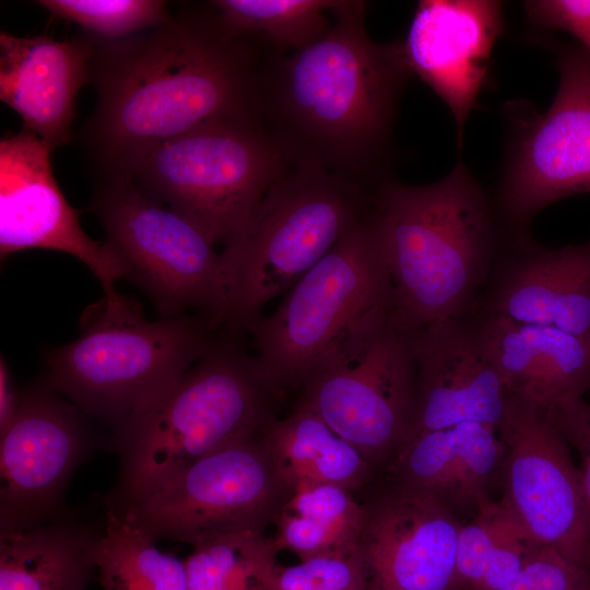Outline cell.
Segmentation results:
<instances>
[{"instance_id":"6da1fadb","label":"cell","mask_w":590,"mask_h":590,"mask_svg":"<svg viewBox=\"0 0 590 590\" xmlns=\"http://www.w3.org/2000/svg\"><path fill=\"white\" fill-rule=\"evenodd\" d=\"M93 38L88 82L97 98L79 137L96 181L130 179L150 151L204 122L261 121L262 73L273 51L229 32L210 1L185 4L132 37Z\"/></svg>"},{"instance_id":"7a4b0ae2","label":"cell","mask_w":590,"mask_h":590,"mask_svg":"<svg viewBox=\"0 0 590 590\" xmlns=\"http://www.w3.org/2000/svg\"><path fill=\"white\" fill-rule=\"evenodd\" d=\"M367 3L338 0L329 32L310 46L273 52L261 82V121L293 163L368 190L392 175L393 129L413 73L401 43H377Z\"/></svg>"},{"instance_id":"3957f363","label":"cell","mask_w":590,"mask_h":590,"mask_svg":"<svg viewBox=\"0 0 590 590\" xmlns=\"http://www.w3.org/2000/svg\"><path fill=\"white\" fill-rule=\"evenodd\" d=\"M373 216L409 331L468 315L506 239L492 194L458 162L440 180L391 176L373 191Z\"/></svg>"},{"instance_id":"277c9868","label":"cell","mask_w":590,"mask_h":590,"mask_svg":"<svg viewBox=\"0 0 590 590\" xmlns=\"http://www.w3.org/2000/svg\"><path fill=\"white\" fill-rule=\"evenodd\" d=\"M278 396L255 356L231 340L211 343L179 378L140 405L113 434L119 453L116 487L108 507L139 499L197 460L262 433L274 418Z\"/></svg>"},{"instance_id":"5b68a950","label":"cell","mask_w":590,"mask_h":590,"mask_svg":"<svg viewBox=\"0 0 590 590\" xmlns=\"http://www.w3.org/2000/svg\"><path fill=\"white\" fill-rule=\"evenodd\" d=\"M373 191L292 163L220 253L232 333L250 331L262 308L290 290L370 211Z\"/></svg>"},{"instance_id":"8992f818","label":"cell","mask_w":590,"mask_h":590,"mask_svg":"<svg viewBox=\"0 0 590 590\" xmlns=\"http://www.w3.org/2000/svg\"><path fill=\"white\" fill-rule=\"evenodd\" d=\"M79 327L78 339L45 355L46 381L113 434L213 342V327L204 319L179 315L150 321L116 291L86 307Z\"/></svg>"},{"instance_id":"52a82bcc","label":"cell","mask_w":590,"mask_h":590,"mask_svg":"<svg viewBox=\"0 0 590 590\" xmlns=\"http://www.w3.org/2000/svg\"><path fill=\"white\" fill-rule=\"evenodd\" d=\"M292 163L261 121L220 118L154 148L130 179L215 245L225 244L246 224Z\"/></svg>"},{"instance_id":"ba28073f","label":"cell","mask_w":590,"mask_h":590,"mask_svg":"<svg viewBox=\"0 0 590 590\" xmlns=\"http://www.w3.org/2000/svg\"><path fill=\"white\" fill-rule=\"evenodd\" d=\"M413 332L394 306L354 321L320 356L303 381L298 403L311 409L375 467L390 462L413 417Z\"/></svg>"},{"instance_id":"9c48e42d","label":"cell","mask_w":590,"mask_h":590,"mask_svg":"<svg viewBox=\"0 0 590 590\" xmlns=\"http://www.w3.org/2000/svg\"><path fill=\"white\" fill-rule=\"evenodd\" d=\"M386 306H394V293L370 209L251 328L266 382L276 396L302 385L342 332Z\"/></svg>"},{"instance_id":"30bf717a","label":"cell","mask_w":590,"mask_h":590,"mask_svg":"<svg viewBox=\"0 0 590 590\" xmlns=\"http://www.w3.org/2000/svg\"><path fill=\"white\" fill-rule=\"evenodd\" d=\"M90 211L120 260L163 318L200 312L224 324L228 300L214 244L194 224L144 194L131 179L96 181Z\"/></svg>"},{"instance_id":"8fae6325","label":"cell","mask_w":590,"mask_h":590,"mask_svg":"<svg viewBox=\"0 0 590 590\" xmlns=\"http://www.w3.org/2000/svg\"><path fill=\"white\" fill-rule=\"evenodd\" d=\"M558 87L539 113L523 101L506 104L507 142L492 194L507 234H530L539 212L590 192V57L580 46L559 47Z\"/></svg>"},{"instance_id":"7c38bea8","label":"cell","mask_w":590,"mask_h":590,"mask_svg":"<svg viewBox=\"0 0 590 590\" xmlns=\"http://www.w3.org/2000/svg\"><path fill=\"white\" fill-rule=\"evenodd\" d=\"M292 493L259 434L197 460L139 499L104 505L155 540L194 546L226 534L264 533Z\"/></svg>"},{"instance_id":"4fadbf2b","label":"cell","mask_w":590,"mask_h":590,"mask_svg":"<svg viewBox=\"0 0 590 590\" xmlns=\"http://www.w3.org/2000/svg\"><path fill=\"white\" fill-rule=\"evenodd\" d=\"M496 429L505 445L503 499L538 546L590 570V520L578 468L546 410L509 392Z\"/></svg>"},{"instance_id":"5bb4252c","label":"cell","mask_w":590,"mask_h":590,"mask_svg":"<svg viewBox=\"0 0 590 590\" xmlns=\"http://www.w3.org/2000/svg\"><path fill=\"white\" fill-rule=\"evenodd\" d=\"M84 416L46 380L20 392L16 413L0 434V529L64 509L71 475L102 445Z\"/></svg>"},{"instance_id":"9a60e30c","label":"cell","mask_w":590,"mask_h":590,"mask_svg":"<svg viewBox=\"0 0 590 590\" xmlns=\"http://www.w3.org/2000/svg\"><path fill=\"white\" fill-rule=\"evenodd\" d=\"M51 151L27 129L0 141V255L26 249L69 253L83 262L104 293L125 279L123 267L106 241L88 237L79 214L54 177Z\"/></svg>"},{"instance_id":"2e32d148","label":"cell","mask_w":590,"mask_h":590,"mask_svg":"<svg viewBox=\"0 0 590 590\" xmlns=\"http://www.w3.org/2000/svg\"><path fill=\"white\" fill-rule=\"evenodd\" d=\"M469 314L590 338V240L546 248L531 233L507 234Z\"/></svg>"},{"instance_id":"e0dca14e","label":"cell","mask_w":590,"mask_h":590,"mask_svg":"<svg viewBox=\"0 0 590 590\" xmlns=\"http://www.w3.org/2000/svg\"><path fill=\"white\" fill-rule=\"evenodd\" d=\"M358 544L378 590H456L461 523L438 499L393 485L364 503Z\"/></svg>"},{"instance_id":"ac0fdd59","label":"cell","mask_w":590,"mask_h":590,"mask_svg":"<svg viewBox=\"0 0 590 590\" xmlns=\"http://www.w3.org/2000/svg\"><path fill=\"white\" fill-rule=\"evenodd\" d=\"M412 349L415 397L408 438L465 422L497 428L509 392L471 315L434 322L413 332Z\"/></svg>"},{"instance_id":"d6986e66","label":"cell","mask_w":590,"mask_h":590,"mask_svg":"<svg viewBox=\"0 0 590 590\" xmlns=\"http://www.w3.org/2000/svg\"><path fill=\"white\" fill-rule=\"evenodd\" d=\"M503 9L496 0H422L400 42L412 73L451 111L459 145L504 31Z\"/></svg>"},{"instance_id":"ffe728a7","label":"cell","mask_w":590,"mask_h":590,"mask_svg":"<svg viewBox=\"0 0 590 590\" xmlns=\"http://www.w3.org/2000/svg\"><path fill=\"white\" fill-rule=\"evenodd\" d=\"M93 51L91 34L57 40L0 33V99L51 152L71 141L76 96L88 82Z\"/></svg>"},{"instance_id":"44dd1931","label":"cell","mask_w":590,"mask_h":590,"mask_svg":"<svg viewBox=\"0 0 590 590\" xmlns=\"http://www.w3.org/2000/svg\"><path fill=\"white\" fill-rule=\"evenodd\" d=\"M471 315L508 392L542 409L590 391V338L496 315Z\"/></svg>"},{"instance_id":"7402d4cb","label":"cell","mask_w":590,"mask_h":590,"mask_svg":"<svg viewBox=\"0 0 590 590\" xmlns=\"http://www.w3.org/2000/svg\"><path fill=\"white\" fill-rule=\"evenodd\" d=\"M102 516L58 515L25 527L0 529V590H85L103 534Z\"/></svg>"},{"instance_id":"603a6c76","label":"cell","mask_w":590,"mask_h":590,"mask_svg":"<svg viewBox=\"0 0 590 590\" xmlns=\"http://www.w3.org/2000/svg\"><path fill=\"white\" fill-rule=\"evenodd\" d=\"M261 438L293 488L299 483H329L353 492L373 476L375 465L300 403L286 417L273 418Z\"/></svg>"},{"instance_id":"cb8c5ba5","label":"cell","mask_w":590,"mask_h":590,"mask_svg":"<svg viewBox=\"0 0 590 590\" xmlns=\"http://www.w3.org/2000/svg\"><path fill=\"white\" fill-rule=\"evenodd\" d=\"M105 508V527L95 550L104 590H188L185 560L163 553L154 538Z\"/></svg>"},{"instance_id":"d4e9b609","label":"cell","mask_w":590,"mask_h":590,"mask_svg":"<svg viewBox=\"0 0 590 590\" xmlns=\"http://www.w3.org/2000/svg\"><path fill=\"white\" fill-rule=\"evenodd\" d=\"M338 0H214L222 24L232 33L251 35L273 52L304 49L330 30Z\"/></svg>"},{"instance_id":"484cf974","label":"cell","mask_w":590,"mask_h":590,"mask_svg":"<svg viewBox=\"0 0 590 590\" xmlns=\"http://www.w3.org/2000/svg\"><path fill=\"white\" fill-rule=\"evenodd\" d=\"M280 551L274 538L260 532L199 543L185 559L188 590H274Z\"/></svg>"},{"instance_id":"4316f807","label":"cell","mask_w":590,"mask_h":590,"mask_svg":"<svg viewBox=\"0 0 590 590\" xmlns=\"http://www.w3.org/2000/svg\"><path fill=\"white\" fill-rule=\"evenodd\" d=\"M56 17L70 21L94 37L115 42L167 23L173 14L161 0H40Z\"/></svg>"},{"instance_id":"83f0119b","label":"cell","mask_w":590,"mask_h":590,"mask_svg":"<svg viewBox=\"0 0 590 590\" xmlns=\"http://www.w3.org/2000/svg\"><path fill=\"white\" fill-rule=\"evenodd\" d=\"M459 445L453 475L445 505L455 508H479L489 499L487 488L502 470L505 445L496 427L477 422L458 425Z\"/></svg>"},{"instance_id":"f1b7e54d","label":"cell","mask_w":590,"mask_h":590,"mask_svg":"<svg viewBox=\"0 0 590 590\" xmlns=\"http://www.w3.org/2000/svg\"><path fill=\"white\" fill-rule=\"evenodd\" d=\"M522 526L502 498L488 500L468 524L461 526L456 559V590H474L500 541Z\"/></svg>"},{"instance_id":"f546056e","label":"cell","mask_w":590,"mask_h":590,"mask_svg":"<svg viewBox=\"0 0 590 590\" xmlns=\"http://www.w3.org/2000/svg\"><path fill=\"white\" fill-rule=\"evenodd\" d=\"M370 575L359 544L280 566L274 590H367Z\"/></svg>"},{"instance_id":"4dcf8cb0","label":"cell","mask_w":590,"mask_h":590,"mask_svg":"<svg viewBox=\"0 0 590 590\" xmlns=\"http://www.w3.org/2000/svg\"><path fill=\"white\" fill-rule=\"evenodd\" d=\"M283 510L314 519L353 543H358L366 520L365 504L352 491L329 483L295 485Z\"/></svg>"},{"instance_id":"1f68e13d","label":"cell","mask_w":590,"mask_h":590,"mask_svg":"<svg viewBox=\"0 0 590 590\" xmlns=\"http://www.w3.org/2000/svg\"><path fill=\"white\" fill-rule=\"evenodd\" d=\"M274 523L278 531L273 538L279 547L292 551L300 560L358 545L314 519L286 510L281 511Z\"/></svg>"},{"instance_id":"d6a6232c","label":"cell","mask_w":590,"mask_h":590,"mask_svg":"<svg viewBox=\"0 0 590 590\" xmlns=\"http://www.w3.org/2000/svg\"><path fill=\"white\" fill-rule=\"evenodd\" d=\"M546 412L569 448L578 453L577 468L590 520V401L583 397L567 399Z\"/></svg>"},{"instance_id":"836d02e7","label":"cell","mask_w":590,"mask_h":590,"mask_svg":"<svg viewBox=\"0 0 590 590\" xmlns=\"http://www.w3.org/2000/svg\"><path fill=\"white\" fill-rule=\"evenodd\" d=\"M522 571L532 590H590V570L571 563L553 547H534Z\"/></svg>"},{"instance_id":"e575fe53","label":"cell","mask_w":590,"mask_h":590,"mask_svg":"<svg viewBox=\"0 0 590 590\" xmlns=\"http://www.w3.org/2000/svg\"><path fill=\"white\" fill-rule=\"evenodd\" d=\"M523 8L533 25L569 33L590 57V0H529Z\"/></svg>"},{"instance_id":"d590c367","label":"cell","mask_w":590,"mask_h":590,"mask_svg":"<svg viewBox=\"0 0 590 590\" xmlns=\"http://www.w3.org/2000/svg\"><path fill=\"white\" fill-rule=\"evenodd\" d=\"M538 545L523 526H519L492 553L482 578L474 590H498L522 570L528 554Z\"/></svg>"},{"instance_id":"8d00e7d4","label":"cell","mask_w":590,"mask_h":590,"mask_svg":"<svg viewBox=\"0 0 590 590\" xmlns=\"http://www.w3.org/2000/svg\"><path fill=\"white\" fill-rule=\"evenodd\" d=\"M20 403L17 392L10 378L8 364L3 356L0 359V434L3 433L13 420Z\"/></svg>"},{"instance_id":"74e56055","label":"cell","mask_w":590,"mask_h":590,"mask_svg":"<svg viewBox=\"0 0 590 590\" xmlns=\"http://www.w3.org/2000/svg\"><path fill=\"white\" fill-rule=\"evenodd\" d=\"M498 590H532V587L529 579L521 570V573L515 579Z\"/></svg>"},{"instance_id":"f35d334b","label":"cell","mask_w":590,"mask_h":590,"mask_svg":"<svg viewBox=\"0 0 590 590\" xmlns=\"http://www.w3.org/2000/svg\"><path fill=\"white\" fill-rule=\"evenodd\" d=\"M367 590H378V589L374 587L371 583H369V587L367 588Z\"/></svg>"},{"instance_id":"ab89813d","label":"cell","mask_w":590,"mask_h":590,"mask_svg":"<svg viewBox=\"0 0 590 590\" xmlns=\"http://www.w3.org/2000/svg\"><path fill=\"white\" fill-rule=\"evenodd\" d=\"M590 392V391H589Z\"/></svg>"}]
</instances>
